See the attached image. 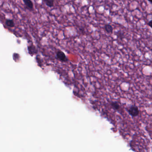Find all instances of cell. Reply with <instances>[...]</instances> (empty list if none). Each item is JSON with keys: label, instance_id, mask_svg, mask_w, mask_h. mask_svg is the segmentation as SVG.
Returning <instances> with one entry per match:
<instances>
[{"label": "cell", "instance_id": "6da1fadb", "mask_svg": "<svg viewBox=\"0 0 152 152\" xmlns=\"http://www.w3.org/2000/svg\"><path fill=\"white\" fill-rule=\"evenodd\" d=\"M127 111L129 115L133 117H137L139 114V110L137 107L132 105L128 108Z\"/></svg>", "mask_w": 152, "mask_h": 152}, {"label": "cell", "instance_id": "7a4b0ae2", "mask_svg": "<svg viewBox=\"0 0 152 152\" xmlns=\"http://www.w3.org/2000/svg\"><path fill=\"white\" fill-rule=\"evenodd\" d=\"M56 57L59 60L62 62H66L67 61V58L63 51H58L56 54Z\"/></svg>", "mask_w": 152, "mask_h": 152}, {"label": "cell", "instance_id": "3957f363", "mask_svg": "<svg viewBox=\"0 0 152 152\" xmlns=\"http://www.w3.org/2000/svg\"><path fill=\"white\" fill-rule=\"evenodd\" d=\"M24 5L26 6V8L30 10H33L34 9V4L31 0H22Z\"/></svg>", "mask_w": 152, "mask_h": 152}, {"label": "cell", "instance_id": "277c9868", "mask_svg": "<svg viewBox=\"0 0 152 152\" xmlns=\"http://www.w3.org/2000/svg\"><path fill=\"white\" fill-rule=\"evenodd\" d=\"M104 30L106 31L109 34H112L113 31V27L112 26V25L109 24H106L104 26Z\"/></svg>", "mask_w": 152, "mask_h": 152}, {"label": "cell", "instance_id": "5b68a950", "mask_svg": "<svg viewBox=\"0 0 152 152\" xmlns=\"http://www.w3.org/2000/svg\"><path fill=\"white\" fill-rule=\"evenodd\" d=\"M5 24L7 26L10 28H13L15 26V22L12 19H6L5 22Z\"/></svg>", "mask_w": 152, "mask_h": 152}, {"label": "cell", "instance_id": "8992f818", "mask_svg": "<svg viewBox=\"0 0 152 152\" xmlns=\"http://www.w3.org/2000/svg\"><path fill=\"white\" fill-rule=\"evenodd\" d=\"M46 6L48 7L51 8L54 6V0H43Z\"/></svg>", "mask_w": 152, "mask_h": 152}, {"label": "cell", "instance_id": "52a82bcc", "mask_svg": "<svg viewBox=\"0 0 152 152\" xmlns=\"http://www.w3.org/2000/svg\"><path fill=\"white\" fill-rule=\"evenodd\" d=\"M111 106L115 110H118L120 108V105L117 102H112L111 103Z\"/></svg>", "mask_w": 152, "mask_h": 152}, {"label": "cell", "instance_id": "ba28073f", "mask_svg": "<svg viewBox=\"0 0 152 152\" xmlns=\"http://www.w3.org/2000/svg\"><path fill=\"white\" fill-rule=\"evenodd\" d=\"M148 25L149 26V27H151V28H152V20H150V21L148 23Z\"/></svg>", "mask_w": 152, "mask_h": 152}, {"label": "cell", "instance_id": "9c48e42d", "mask_svg": "<svg viewBox=\"0 0 152 152\" xmlns=\"http://www.w3.org/2000/svg\"><path fill=\"white\" fill-rule=\"evenodd\" d=\"M149 2H150V4H152V0H147Z\"/></svg>", "mask_w": 152, "mask_h": 152}]
</instances>
